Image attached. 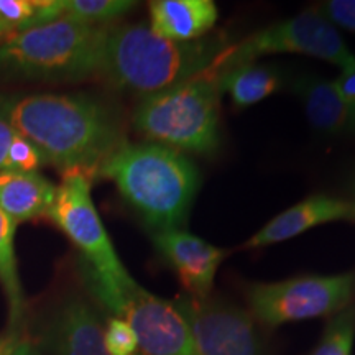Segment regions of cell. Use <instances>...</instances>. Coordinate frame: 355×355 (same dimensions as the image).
Segmentation results:
<instances>
[{"label": "cell", "mask_w": 355, "mask_h": 355, "mask_svg": "<svg viewBox=\"0 0 355 355\" xmlns=\"http://www.w3.org/2000/svg\"><path fill=\"white\" fill-rule=\"evenodd\" d=\"M0 119L32 141L44 162L64 173L97 175L102 163L127 141L117 114L87 94L0 96Z\"/></svg>", "instance_id": "obj_1"}, {"label": "cell", "mask_w": 355, "mask_h": 355, "mask_svg": "<svg viewBox=\"0 0 355 355\" xmlns=\"http://www.w3.org/2000/svg\"><path fill=\"white\" fill-rule=\"evenodd\" d=\"M227 48L222 35L180 43L158 37L145 24L109 25L99 74L144 99L202 76Z\"/></svg>", "instance_id": "obj_2"}, {"label": "cell", "mask_w": 355, "mask_h": 355, "mask_svg": "<svg viewBox=\"0 0 355 355\" xmlns=\"http://www.w3.org/2000/svg\"><path fill=\"white\" fill-rule=\"evenodd\" d=\"M97 175L117 186L153 232L181 230L201 186L193 159L153 141H125L102 163Z\"/></svg>", "instance_id": "obj_3"}, {"label": "cell", "mask_w": 355, "mask_h": 355, "mask_svg": "<svg viewBox=\"0 0 355 355\" xmlns=\"http://www.w3.org/2000/svg\"><path fill=\"white\" fill-rule=\"evenodd\" d=\"M107 26L71 19L32 26L0 43V74L43 83L83 81L101 73Z\"/></svg>", "instance_id": "obj_4"}, {"label": "cell", "mask_w": 355, "mask_h": 355, "mask_svg": "<svg viewBox=\"0 0 355 355\" xmlns=\"http://www.w3.org/2000/svg\"><path fill=\"white\" fill-rule=\"evenodd\" d=\"M132 122L145 141L184 155H214L220 145V91L216 78L204 73L144 97Z\"/></svg>", "instance_id": "obj_5"}, {"label": "cell", "mask_w": 355, "mask_h": 355, "mask_svg": "<svg viewBox=\"0 0 355 355\" xmlns=\"http://www.w3.org/2000/svg\"><path fill=\"white\" fill-rule=\"evenodd\" d=\"M81 170L66 171L50 216L84 257L86 283L97 301L130 286L135 279L119 259L91 198V180Z\"/></svg>", "instance_id": "obj_6"}, {"label": "cell", "mask_w": 355, "mask_h": 355, "mask_svg": "<svg viewBox=\"0 0 355 355\" xmlns=\"http://www.w3.org/2000/svg\"><path fill=\"white\" fill-rule=\"evenodd\" d=\"M277 53L313 56L343 69L355 64V55L349 50L336 26L314 7L293 19L265 26L239 44H229L207 73L216 76L241 64L255 63L260 56Z\"/></svg>", "instance_id": "obj_7"}, {"label": "cell", "mask_w": 355, "mask_h": 355, "mask_svg": "<svg viewBox=\"0 0 355 355\" xmlns=\"http://www.w3.org/2000/svg\"><path fill=\"white\" fill-rule=\"evenodd\" d=\"M355 296V272L304 275L245 288L248 313L257 322L277 327L304 319L336 316Z\"/></svg>", "instance_id": "obj_8"}, {"label": "cell", "mask_w": 355, "mask_h": 355, "mask_svg": "<svg viewBox=\"0 0 355 355\" xmlns=\"http://www.w3.org/2000/svg\"><path fill=\"white\" fill-rule=\"evenodd\" d=\"M99 303L130 324L140 355H193L189 326L176 300L155 296L135 282Z\"/></svg>", "instance_id": "obj_9"}, {"label": "cell", "mask_w": 355, "mask_h": 355, "mask_svg": "<svg viewBox=\"0 0 355 355\" xmlns=\"http://www.w3.org/2000/svg\"><path fill=\"white\" fill-rule=\"evenodd\" d=\"M189 326L193 355H263L257 321L222 300L176 298Z\"/></svg>", "instance_id": "obj_10"}, {"label": "cell", "mask_w": 355, "mask_h": 355, "mask_svg": "<svg viewBox=\"0 0 355 355\" xmlns=\"http://www.w3.org/2000/svg\"><path fill=\"white\" fill-rule=\"evenodd\" d=\"M153 245L175 270L191 298H207L222 261L230 254L186 230H163L152 234Z\"/></svg>", "instance_id": "obj_11"}, {"label": "cell", "mask_w": 355, "mask_h": 355, "mask_svg": "<svg viewBox=\"0 0 355 355\" xmlns=\"http://www.w3.org/2000/svg\"><path fill=\"white\" fill-rule=\"evenodd\" d=\"M337 220L355 222V204L329 194H313L291 206L290 209L283 211L282 214L275 216L254 237L248 239L242 248L248 250L286 242L304 234L306 230Z\"/></svg>", "instance_id": "obj_12"}, {"label": "cell", "mask_w": 355, "mask_h": 355, "mask_svg": "<svg viewBox=\"0 0 355 355\" xmlns=\"http://www.w3.org/2000/svg\"><path fill=\"white\" fill-rule=\"evenodd\" d=\"M44 339L55 355H110L104 326L94 309L79 298L66 300L55 311Z\"/></svg>", "instance_id": "obj_13"}, {"label": "cell", "mask_w": 355, "mask_h": 355, "mask_svg": "<svg viewBox=\"0 0 355 355\" xmlns=\"http://www.w3.org/2000/svg\"><path fill=\"white\" fill-rule=\"evenodd\" d=\"M150 30L171 42L188 43L207 37L219 12L211 0H153L150 2Z\"/></svg>", "instance_id": "obj_14"}, {"label": "cell", "mask_w": 355, "mask_h": 355, "mask_svg": "<svg viewBox=\"0 0 355 355\" xmlns=\"http://www.w3.org/2000/svg\"><path fill=\"white\" fill-rule=\"evenodd\" d=\"M58 186L38 171H0V211L19 222L50 216Z\"/></svg>", "instance_id": "obj_15"}, {"label": "cell", "mask_w": 355, "mask_h": 355, "mask_svg": "<svg viewBox=\"0 0 355 355\" xmlns=\"http://www.w3.org/2000/svg\"><path fill=\"white\" fill-rule=\"evenodd\" d=\"M291 87L303 104L311 127L324 135H340L349 132L352 109L340 99L334 83L304 74L296 78Z\"/></svg>", "instance_id": "obj_16"}, {"label": "cell", "mask_w": 355, "mask_h": 355, "mask_svg": "<svg viewBox=\"0 0 355 355\" xmlns=\"http://www.w3.org/2000/svg\"><path fill=\"white\" fill-rule=\"evenodd\" d=\"M209 74V73H207ZM212 76V74H211ZM220 94L227 92L237 110L259 104L282 87L279 71L273 66L247 63L216 74Z\"/></svg>", "instance_id": "obj_17"}, {"label": "cell", "mask_w": 355, "mask_h": 355, "mask_svg": "<svg viewBox=\"0 0 355 355\" xmlns=\"http://www.w3.org/2000/svg\"><path fill=\"white\" fill-rule=\"evenodd\" d=\"M15 227V222L6 212L0 211V285L6 291L8 301L12 331L20 326L25 311L24 291H21L19 270H17L15 245H13Z\"/></svg>", "instance_id": "obj_18"}, {"label": "cell", "mask_w": 355, "mask_h": 355, "mask_svg": "<svg viewBox=\"0 0 355 355\" xmlns=\"http://www.w3.org/2000/svg\"><path fill=\"white\" fill-rule=\"evenodd\" d=\"M135 7L137 2L132 0H64L63 17L87 25L107 26Z\"/></svg>", "instance_id": "obj_19"}, {"label": "cell", "mask_w": 355, "mask_h": 355, "mask_svg": "<svg viewBox=\"0 0 355 355\" xmlns=\"http://www.w3.org/2000/svg\"><path fill=\"white\" fill-rule=\"evenodd\" d=\"M354 340L355 308H345L331 319L311 355H352Z\"/></svg>", "instance_id": "obj_20"}, {"label": "cell", "mask_w": 355, "mask_h": 355, "mask_svg": "<svg viewBox=\"0 0 355 355\" xmlns=\"http://www.w3.org/2000/svg\"><path fill=\"white\" fill-rule=\"evenodd\" d=\"M38 0H0V43L32 28Z\"/></svg>", "instance_id": "obj_21"}, {"label": "cell", "mask_w": 355, "mask_h": 355, "mask_svg": "<svg viewBox=\"0 0 355 355\" xmlns=\"http://www.w3.org/2000/svg\"><path fill=\"white\" fill-rule=\"evenodd\" d=\"M43 163L46 162H44L42 153L38 152L37 146H35L30 140H26L25 137L15 133L10 145H8L3 170L32 173L38 171V168L42 166Z\"/></svg>", "instance_id": "obj_22"}, {"label": "cell", "mask_w": 355, "mask_h": 355, "mask_svg": "<svg viewBox=\"0 0 355 355\" xmlns=\"http://www.w3.org/2000/svg\"><path fill=\"white\" fill-rule=\"evenodd\" d=\"M104 343L110 355H140L135 332L121 318H109L104 326Z\"/></svg>", "instance_id": "obj_23"}, {"label": "cell", "mask_w": 355, "mask_h": 355, "mask_svg": "<svg viewBox=\"0 0 355 355\" xmlns=\"http://www.w3.org/2000/svg\"><path fill=\"white\" fill-rule=\"evenodd\" d=\"M318 8L334 26L355 32V0H329Z\"/></svg>", "instance_id": "obj_24"}, {"label": "cell", "mask_w": 355, "mask_h": 355, "mask_svg": "<svg viewBox=\"0 0 355 355\" xmlns=\"http://www.w3.org/2000/svg\"><path fill=\"white\" fill-rule=\"evenodd\" d=\"M334 87L339 92L340 99L349 105L350 109H355V64L350 68L343 69V73L339 74V78L336 79Z\"/></svg>", "instance_id": "obj_25"}, {"label": "cell", "mask_w": 355, "mask_h": 355, "mask_svg": "<svg viewBox=\"0 0 355 355\" xmlns=\"http://www.w3.org/2000/svg\"><path fill=\"white\" fill-rule=\"evenodd\" d=\"M0 355H38L30 340L19 336H10L0 340Z\"/></svg>", "instance_id": "obj_26"}, {"label": "cell", "mask_w": 355, "mask_h": 355, "mask_svg": "<svg viewBox=\"0 0 355 355\" xmlns=\"http://www.w3.org/2000/svg\"><path fill=\"white\" fill-rule=\"evenodd\" d=\"M15 130L8 125V123L0 119V171H3V163H6V157H7V150L10 141L15 137Z\"/></svg>", "instance_id": "obj_27"}, {"label": "cell", "mask_w": 355, "mask_h": 355, "mask_svg": "<svg viewBox=\"0 0 355 355\" xmlns=\"http://www.w3.org/2000/svg\"><path fill=\"white\" fill-rule=\"evenodd\" d=\"M350 133H354L355 135V109L352 110V121H350V128H349Z\"/></svg>", "instance_id": "obj_28"}, {"label": "cell", "mask_w": 355, "mask_h": 355, "mask_svg": "<svg viewBox=\"0 0 355 355\" xmlns=\"http://www.w3.org/2000/svg\"><path fill=\"white\" fill-rule=\"evenodd\" d=\"M350 189H352V196H354V204H355V175L352 176V184H350Z\"/></svg>", "instance_id": "obj_29"}]
</instances>
